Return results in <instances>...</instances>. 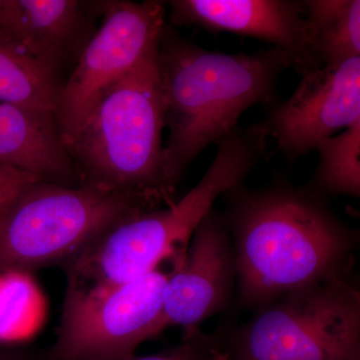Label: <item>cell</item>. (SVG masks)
I'll return each mask as SVG.
<instances>
[{"label":"cell","instance_id":"6da1fadb","mask_svg":"<svg viewBox=\"0 0 360 360\" xmlns=\"http://www.w3.org/2000/svg\"><path fill=\"white\" fill-rule=\"evenodd\" d=\"M222 198L236 266L234 309L255 312L291 291L352 277L359 229L307 184L276 175L258 188L232 187Z\"/></svg>","mask_w":360,"mask_h":360},{"label":"cell","instance_id":"7a4b0ae2","mask_svg":"<svg viewBox=\"0 0 360 360\" xmlns=\"http://www.w3.org/2000/svg\"><path fill=\"white\" fill-rule=\"evenodd\" d=\"M295 65L290 52L277 47L250 54L208 51L165 25L158 70L168 131L163 158L172 186L176 189L205 148L238 129L246 110L279 101V78Z\"/></svg>","mask_w":360,"mask_h":360},{"label":"cell","instance_id":"3957f363","mask_svg":"<svg viewBox=\"0 0 360 360\" xmlns=\"http://www.w3.org/2000/svg\"><path fill=\"white\" fill-rule=\"evenodd\" d=\"M158 49L108 87L82 129L65 141L82 186L129 194L155 210L172 205L176 191L163 158Z\"/></svg>","mask_w":360,"mask_h":360},{"label":"cell","instance_id":"277c9868","mask_svg":"<svg viewBox=\"0 0 360 360\" xmlns=\"http://www.w3.org/2000/svg\"><path fill=\"white\" fill-rule=\"evenodd\" d=\"M217 155L181 200L113 225L66 265L68 279L85 286L129 283L186 253L191 236L217 198L246 177L264 158L267 142L238 127L217 144Z\"/></svg>","mask_w":360,"mask_h":360},{"label":"cell","instance_id":"5b68a950","mask_svg":"<svg viewBox=\"0 0 360 360\" xmlns=\"http://www.w3.org/2000/svg\"><path fill=\"white\" fill-rule=\"evenodd\" d=\"M153 210L129 194L33 182L0 214V274L66 266L113 225Z\"/></svg>","mask_w":360,"mask_h":360},{"label":"cell","instance_id":"8992f818","mask_svg":"<svg viewBox=\"0 0 360 360\" xmlns=\"http://www.w3.org/2000/svg\"><path fill=\"white\" fill-rule=\"evenodd\" d=\"M225 360H360V290L352 278L286 293L217 331Z\"/></svg>","mask_w":360,"mask_h":360},{"label":"cell","instance_id":"52a82bcc","mask_svg":"<svg viewBox=\"0 0 360 360\" xmlns=\"http://www.w3.org/2000/svg\"><path fill=\"white\" fill-rule=\"evenodd\" d=\"M169 271L129 283L85 286L68 279L51 360H127L165 330L163 298Z\"/></svg>","mask_w":360,"mask_h":360},{"label":"cell","instance_id":"ba28073f","mask_svg":"<svg viewBox=\"0 0 360 360\" xmlns=\"http://www.w3.org/2000/svg\"><path fill=\"white\" fill-rule=\"evenodd\" d=\"M103 18L63 84L56 117L63 139L73 136L108 87L158 46L165 22V4L99 1Z\"/></svg>","mask_w":360,"mask_h":360},{"label":"cell","instance_id":"9c48e42d","mask_svg":"<svg viewBox=\"0 0 360 360\" xmlns=\"http://www.w3.org/2000/svg\"><path fill=\"white\" fill-rule=\"evenodd\" d=\"M285 101L269 106L250 129L290 163L360 120V58L326 65L302 75Z\"/></svg>","mask_w":360,"mask_h":360},{"label":"cell","instance_id":"30bf717a","mask_svg":"<svg viewBox=\"0 0 360 360\" xmlns=\"http://www.w3.org/2000/svg\"><path fill=\"white\" fill-rule=\"evenodd\" d=\"M165 285V328L186 333L236 304V266L231 236L219 210L212 208L194 231L186 253L172 260Z\"/></svg>","mask_w":360,"mask_h":360},{"label":"cell","instance_id":"8fae6325","mask_svg":"<svg viewBox=\"0 0 360 360\" xmlns=\"http://www.w3.org/2000/svg\"><path fill=\"white\" fill-rule=\"evenodd\" d=\"M167 4L172 25L264 40L290 52L300 75L317 68L310 56L300 0H172Z\"/></svg>","mask_w":360,"mask_h":360},{"label":"cell","instance_id":"7c38bea8","mask_svg":"<svg viewBox=\"0 0 360 360\" xmlns=\"http://www.w3.org/2000/svg\"><path fill=\"white\" fill-rule=\"evenodd\" d=\"M0 165L41 181L82 186L52 111L0 103Z\"/></svg>","mask_w":360,"mask_h":360},{"label":"cell","instance_id":"4fadbf2b","mask_svg":"<svg viewBox=\"0 0 360 360\" xmlns=\"http://www.w3.org/2000/svg\"><path fill=\"white\" fill-rule=\"evenodd\" d=\"M85 4L77 0H0V32L56 72L73 51L84 49L80 41L87 20Z\"/></svg>","mask_w":360,"mask_h":360},{"label":"cell","instance_id":"5bb4252c","mask_svg":"<svg viewBox=\"0 0 360 360\" xmlns=\"http://www.w3.org/2000/svg\"><path fill=\"white\" fill-rule=\"evenodd\" d=\"M310 56L317 68L360 58L359 0H304Z\"/></svg>","mask_w":360,"mask_h":360},{"label":"cell","instance_id":"9a60e30c","mask_svg":"<svg viewBox=\"0 0 360 360\" xmlns=\"http://www.w3.org/2000/svg\"><path fill=\"white\" fill-rule=\"evenodd\" d=\"M61 89L56 71L0 32V103L56 113Z\"/></svg>","mask_w":360,"mask_h":360},{"label":"cell","instance_id":"2e32d148","mask_svg":"<svg viewBox=\"0 0 360 360\" xmlns=\"http://www.w3.org/2000/svg\"><path fill=\"white\" fill-rule=\"evenodd\" d=\"M316 167L307 186L330 198H360V120L317 144Z\"/></svg>","mask_w":360,"mask_h":360},{"label":"cell","instance_id":"e0dca14e","mask_svg":"<svg viewBox=\"0 0 360 360\" xmlns=\"http://www.w3.org/2000/svg\"><path fill=\"white\" fill-rule=\"evenodd\" d=\"M127 360H225L217 333L200 328L184 333L181 343L158 354L134 356Z\"/></svg>","mask_w":360,"mask_h":360},{"label":"cell","instance_id":"ac0fdd59","mask_svg":"<svg viewBox=\"0 0 360 360\" xmlns=\"http://www.w3.org/2000/svg\"><path fill=\"white\" fill-rule=\"evenodd\" d=\"M39 180L16 168L0 165V214L26 186Z\"/></svg>","mask_w":360,"mask_h":360},{"label":"cell","instance_id":"d6986e66","mask_svg":"<svg viewBox=\"0 0 360 360\" xmlns=\"http://www.w3.org/2000/svg\"><path fill=\"white\" fill-rule=\"evenodd\" d=\"M0 360H4V359H0Z\"/></svg>","mask_w":360,"mask_h":360}]
</instances>
